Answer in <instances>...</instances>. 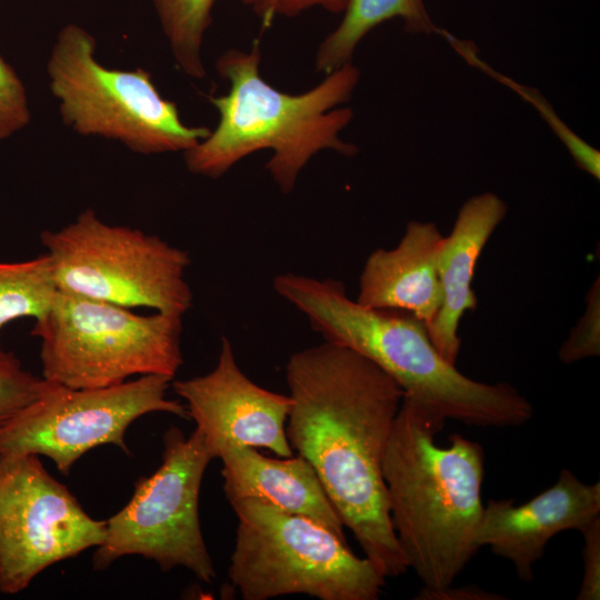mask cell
I'll return each instance as SVG.
<instances>
[{"label": "cell", "mask_w": 600, "mask_h": 600, "mask_svg": "<svg viewBox=\"0 0 600 600\" xmlns=\"http://www.w3.org/2000/svg\"><path fill=\"white\" fill-rule=\"evenodd\" d=\"M273 288L326 342L370 359L404 397L434 416L479 428L519 427L532 419V404L514 387L476 381L448 362L432 344L424 322L411 312L364 307L331 278L281 273Z\"/></svg>", "instance_id": "3"}, {"label": "cell", "mask_w": 600, "mask_h": 600, "mask_svg": "<svg viewBox=\"0 0 600 600\" xmlns=\"http://www.w3.org/2000/svg\"><path fill=\"white\" fill-rule=\"evenodd\" d=\"M57 291L46 252L26 261L0 262V330L18 319H40Z\"/></svg>", "instance_id": "18"}, {"label": "cell", "mask_w": 600, "mask_h": 600, "mask_svg": "<svg viewBox=\"0 0 600 600\" xmlns=\"http://www.w3.org/2000/svg\"><path fill=\"white\" fill-rule=\"evenodd\" d=\"M151 1L178 68L188 77L204 78L201 50L217 0Z\"/></svg>", "instance_id": "19"}, {"label": "cell", "mask_w": 600, "mask_h": 600, "mask_svg": "<svg viewBox=\"0 0 600 600\" xmlns=\"http://www.w3.org/2000/svg\"><path fill=\"white\" fill-rule=\"evenodd\" d=\"M182 318L138 314L58 290L31 330L40 340L41 377L76 389L109 387L136 376L173 380L183 364Z\"/></svg>", "instance_id": "6"}, {"label": "cell", "mask_w": 600, "mask_h": 600, "mask_svg": "<svg viewBox=\"0 0 600 600\" xmlns=\"http://www.w3.org/2000/svg\"><path fill=\"white\" fill-rule=\"evenodd\" d=\"M228 501L254 498L307 517L346 540L344 524L312 466L301 456L270 458L251 447H230L218 457Z\"/></svg>", "instance_id": "16"}, {"label": "cell", "mask_w": 600, "mask_h": 600, "mask_svg": "<svg viewBox=\"0 0 600 600\" xmlns=\"http://www.w3.org/2000/svg\"><path fill=\"white\" fill-rule=\"evenodd\" d=\"M600 354V281L592 283L587 307L577 326L559 350V359L563 363H573L586 358Z\"/></svg>", "instance_id": "22"}, {"label": "cell", "mask_w": 600, "mask_h": 600, "mask_svg": "<svg viewBox=\"0 0 600 600\" xmlns=\"http://www.w3.org/2000/svg\"><path fill=\"white\" fill-rule=\"evenodd\" d=\"M417 600H506L507 597L489 592L478 586L466 584L461 587H453L452 584L439 588L430 589L422 587L416 594Z\"/></svg>", "instance_id": "26"}, {"label": "cell", "mask_w": 600, "mask_h": 600, "mask_svg": "<svg viewBox=\"0 0 600 600\" xmlns=\"http://www.w3.org/2000/svg\"><path fill=\"white\" fill-rule=\"evenodd\" d=\"M442 239L436 223L410 221L396 248L377 249L368 257L357 302L411 312L428 329L442 303L437 267Z\"/></svg>", "instance_id": "14"}, {"label": "cell", "mask_w": 600, "mask_h": 600, "mask_svg": "<svg viewBox=\"0 0 600 600\" xmlns=\"http://www.w3.org/2000/svg\"><path fill=\"white\" fill-rule=\"evenodd\" d=\"M29 121L24 86L13 68L0 57V140L23 129Z\"/></svg>", "instance_id": "23"}, {"label": "cell", "mask_w": 600, "mask_h": 600, "mask_svg": "<svg viewBox=\"0 0 600 600\" xmlns=\"http://www.w3.org/2000/svg\"><path fill=\"white\" fill-rule=\"evenodd\" d=\"M400 18L414 33L437 31L422 0H349L338 27L319 44L314 67L326 74L352 62L359 42L382 22Z\"/></svg>", "instance_id": "17"}, {"label": "cell", "mask_w": 600, "mask_h": 600, "mask_svg": "<svg viewBox=\"0 0 600 600\" xmlns=\"http://www.w3.org/2000/svg\"><path fill=\"white\" fill-rule=\"evenodd\" d=\"M444 423L403 396L382 464L396 537L408 568L430 589L453 584L480 549L484 507L483 449L459 433L438 446Z\"/></svg>", "instance_id": "2"}, {"label": "cell", "mask_w": 600, "mask_h": 600, "mask_svg": "<svg viewBox=\"0 0 600 600\" xmlns=\"http://www.w3.org/2000/svg\"><path fill=\"white\" fill-rule=\"evenodd\" d=\"M171 386L184 400L188 417L212 459L236 446L267 449L278 457L293 456L286 431L290 397L250 380L238 366L227 337L221 339L218 361L210 372L172 380Z\"/></svg>", "instance_id": "12"}, {"label": "cell", "mask_w": 600, "mask_h": 600, "mask_svg": "<svg viewBox=\"0 0 600 600\" xmlns=\"http://www.w3.org/2000/svg\"><path fill=\"white\" fill-rule=\"evenodd\" d=\"M600 517V482L588 484L562 469L557 481L522 504L513 499L489 500L477 534L479 548L510 561L518 578L533 580V567L548 542L566 530L581 531Z\"/></svg>", "instance_id": "13"}, {"label": "cell", "mask_w": 600, "mask_h": 600, "mask_svg": "<svg viewBox=\"0 0 600 600\" xmlns=\"http://www.w3.org/2000/svg\"><path fill=\"white\" fill-rule=\"evenodd\" d=\"M46 382L0 343V430L42 392Z\"/></svg>", "instance_id": "21"}, {"label": "cell", "mask_w": 600, "mask_h": 600, "mask_svg": "<svg viewBox=\"0 0 600 600\" xmlns=\"http://www.w3.org/2000/svg\"><path fill=\"white\" fill-rule=\"evenodd\" d=\"M583 537L582 581L577 600L600 599V517L590 521L581 531Z\"/></svg>", "instance_id": "24"}, {"label": "cell", "mask_w": 600, "mask_h": 600, "mask_svg": "<svg viewBox=\"0 0 600 600\" xmlns=\"http://www.w3.org/2000/svg\"><path fill=\"white\" fill-rule=\"evenodd\" d=\"M441 34L447 38L459 54L470 64L480 68L486 73L504 83L523 99L533 104L557 137L567 147L576 161V164L597 180L600 178L599 150L582 140L564 122H562V120L557 116L552 106L544 99L542 94H540L539 91L533 88L521 86L506 76L494 71L490 66L478 58V52L476 50L477 48L471 42L457 39L447 31L441 30Z\"/></svg>", "instance_id": "20"}, {"label": "cell", "mask_w": 600, "mask_h": 600, "mask_svg": "<svg viewBox=\"0 0 600 600\" xmlns=\"http://www.w3.org/2000/svg\"><path fill=\"white\" fill-rule=\"evenodd\" d=\"M212 457L198 430L186 437L177 427L163 434L160 467L140 478L129 502L106 520V537L92 564L104 570L126 556H142L162 571L183 567L211 583L216 569L199 519V494Z\"/></svg>", "instance_id": "9"}, {"label": "cell", "mask_w": 600, "mask_h": 600, "mask_svg": "<svg viewBox=\"0 0 600 600\" xmlns=\"http://www.w3.org/2000/svg\"><path fill=\"white\" fill-rule=\"evenodd\" d=\"M230 503L237 531L228 578L242 599H379L386 578L332 530L260 499Z\"/></svg>", "instance_id": "5"}, {"label": "cell", "mask_w": 600, "mask_h": 600, "mask_svg": "<svg viewBox=\"0 0 600 600\" xmlns=\"http://www.w3.org/2000/svg\"><path fill=\"white\" fill-rule=\"evenodd\" d=\"M40 239L59 291L181 317L192 307L184 278L190 256L158 236L109 224L86 209Z\"/></svg>", "instance_id": "8"}, {"label": "cell", "mask_w": 600, "mask_h": 600, "mask_svg": "<svg viewBox=\"0 0 600 600\" xmlns=\"http://www.w3.org/2000/svg\"><path fill=\"white\" fill-rule=\"evenodd\" d=\"M261 52L254 41L249 51L229 49L217 60L219 76L229 91L210 97L219 121L209 136L183 152L188 170L217 179L253 152L269 149L266 169L284 194L290 193L301 170L319 151L332 150L346 157L358 152L356 144L340 138L351 122L347 102L360 79L352 62L328 73L310 90L291 94L268 83L260 74Z\"/></svg>", "instance_id": "4"}, {"label": "cell", "mask_w": 600, "mask_h": 600, "mask_svg": "<svg viewBox=\"0 0 600 600\" xmlns=\"http://www.w3.org/2000/svg\"><path fill=\"white\" fill-rule=\"evenodd\" d=\"M94 52V38L69 23L48 62L51 92L76 132L121 141L141 154L186 152L209 136V128L182 122L177 104L160 94L148 71L107 68Z\"/></svg>", "instance_id": "7"}, {"label": "cell", "mask_w": 600, "mask_h": 600, "mask_svg": "<svg viewBox=\"0 0 600 600\" xmlns=\"http://www.w3.org/2000/svg\"><path fill=\"white\" fill-rule=\"evenodd\" d=\"M91 518L36 454H0V592L17 594L48 567L100 546Z\"/></svg>", "instance_id": "11"}, {"label": "cell", "mask_w": 600, "mask_h": 600, "mask_svg": "<svg viewBox=\"0 0 600 600\" xmlns=\"http://www.w3.org/2000/svg\"><path fill=\"white\" fill-rule=\"evenodd\" d=\"M249 7L264 24L277 17L292 18L319 7L330 13H343L349 0H240Z\"/></svg>", "instance_id": "25"}, {"label": "cell", "mask_w": 600, "mask_h": 600, "mask_svg": "<svg viewBox=\"0 0 600 600\" xmlns=\"http://www.w3.org/2000/svg\"><path fill=\"white\" fill-rule=\"evenodd\" d=\"M286 373L290 447L312 466L378 572L406 573L382 473L402 389L370 359L326 341L291 354Z\"/></svg>", "instance_id": "1"}, {"label": "cell", "mask_w": 600, "mask_h": 600, "mask_svg": "<svg viewBox=\"0 0 600 600\" xmlns=\"http://www.w3.org/2000/svg\"><path fill=\"white\" fill-rule=\"evenodd\" d=\"M507 212L496 193L477 194L462 204L450 234L442 239L437 260L442 303L427 331L438 352L452 364L461 346L459 321L478 303L471 288L477 261Z\"/></svg>", "instance_id": "15"}, {"label": "cell", "mask_w": 600, "mask_h": 600, "mask_svg": "<svg viewBox=\"0 0 600 600\" xmlns=\"http://www.w3.org/2000/svg\"><path fill=\"white\" fill-rule=\"evenodd\" d=\"M171 381L150 374L90 389L47 381L42 392L0 430V454L44 456L64 476L99 446L113 444L130 454L124 434L140 417L164 412L188 418L186 406L167 397Z\"/></svg>", "instance_id": "10"}]
</instances>
